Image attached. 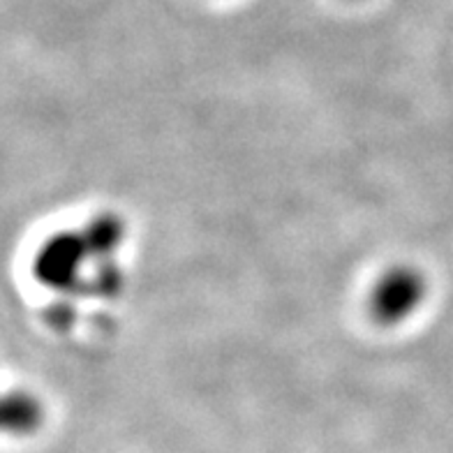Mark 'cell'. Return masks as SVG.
Instances as JSON below:
<instances>
[{
    "label": "cell",
    "instance_id": "6da1fadb",
    "mask_svg": "<svg viewBox=\"0 0 453 453\" xmlns=\"http://www.w3.org/2000/svg\"><path fill=\"white\" fill-rule=\"evenodd\" d=\"M88 257L90 250L84 234H56L37 250L33 273L40 285L56 292H67V289H74L79 282Z\"/></svg>",
    "mask_w": 453,
    "mask_h": 453
},
{
    "label": "cell",
    "instance_id": "3957f363",
    "mask_svg": "<svg viewBox=\"0 0 453 453\" xmlns=\"http://www.w3.org/2000/svg\"><path fill=\"white\" fill-rule=\"evenodd\" d=\"M42 424V407L26 391L7 394L3 405V428L12 435H28Z\"/></svg>",
    "mask_w": 453,
    "mask_h": 453
},
{
    "label": "cell",
    "instance_id": "7a4b0ae2",
    "mask_svg": "<svg viewBox=\"0 0 453 453\" xmlns=\"http://www.w3.org/2000/svg\"><path fill=\"white\" fill-rule=\"evenodd\" d=\"M424 298V275L411 266H395L377 280L370 294V312L380 324L394 326L414 315Z\"/></svg>",
    "mask_w": 453,
    "mask_h": 453
},
{
    "label": "cell",
    "instance_id": "277c9868",
    "mask_svg": "<svg viewBox=\"0 0 453 453\" xmlns=\"http://www.w3.org/2000/svg\"><path fill=\"white\" fill-rule=\"evenodd\" d=\"M84 239L88 243L90 257L96 259H107L119 250L126 236V225L116 215H97L96 220L86 226Z\"/></svg>",
    "mask_w": 453,
    "mask_h": 453
}]
</instances>
